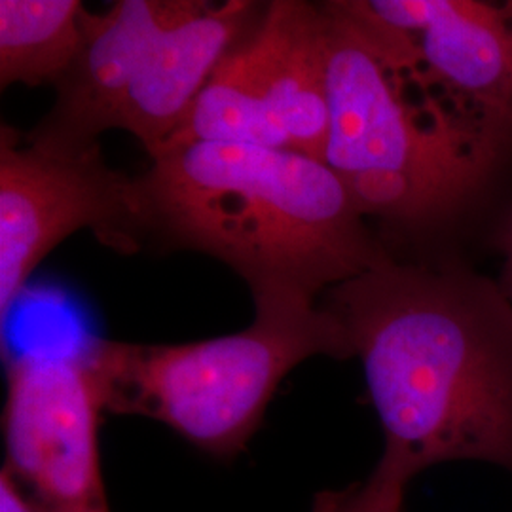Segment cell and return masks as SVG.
<instances>
[{
	"instance_id": "11",
	"label": "cell",
	"mask_w": 512,
	"mask_h": 512,
	"mask_svg": "<svg viewBox=\"0 0 512 512\" xmlns=\"http://www.w3.org/2000/svg\"><path fill=\"white\" fill-rule=\"evenodd\" d=\"M410 480L404 471L380 459L363 482L317 495L311 512H404Z\"/></svg>"
},
{
	"instance_id": "9",
	"label": "cell",
	"mask_w": 512,
	"mask_h": 512,
	"mask_svg": "<svg viewBox=\"0 0 512 512\" xmlns=\"http://www.w3.org/2000/svg\"><path fill=\"white\" fill-rule=\"evenodd\" d=\"M101 412L80 355L21 353L8 361L4 469L35 512H112L101 473Z\"/></svg>"
},
{
	"instance_id": "2",
	"label": "cell",
	"mask_w": 512,
	"mask_h": 512,
	"mask_svg": "<svg viewBox=\"0 0 512 512\" xmlns=\"http://www.w3.org/2000/svg\"><path fill=\"white\" fill-rule=\"evenodd\" d=\"M145 245L213 256L253 302H319L391 255L329 165L232 143L158 150L137 175Z\"/></svg>"
},
{
	"instance_id": "12",
	"label": "cell",
	"mask_w": 512,
	"mask_h": 512,
	"mask_svg": "<svg viewBox=\"0 0 512 512\" xmlns=\"http://www.w3.org/2000/svg\"><path fill=\"white\" fill-rule=\"evenodd\" d=\"M0 512H35L27 495L4 467L0 471Z\"/></svg>"
},
{
	"instance_id": "10",
	"label": "cell",
	"mask_w": 512,
	"mask_h": 512,
	"mask_svg": "<svg viewBox=\"0 0 512 512\" xmlns=\"http://www.w3.org/2000/svg\"><path fill=\"white\" fill-rule=\"evenodd\" d=\"M78 0H0V86L54 84L84 44Z\"/></svg>"
},
{
	"instance_id": "6",
	"label": "cell",
	"mask_w": 512,
	"mask_h": 512,
	"mask_svg": "<svg viewBox=\"0 0 512 512\" xmlns=\"http://www.w3.org/2000/svg\"><path fill=\"white\" fill-rule=\"evenodd\" d=\"M490 177L512 154V0H353Z\"/></svg>"
},
{
	"instance_id": "4",
	"label": "cell",
	"mask_w": 512,
	"mask_h": 512,
	"mask_svg": "<svg viewBox=\"0 0 512 512\" xmlns=\"http://www.w3.org/2000/svg\"><path fill=\"white\" fill-rule=\"evenodd\" d=\"M103 412L160 421L215 458H236L279 384L311 357H353L321 300L255 302L247 329L188 344L93 340L80 353Z\"/></svg>"
},
{
	"instance_id": "7",
	"label": "cell",
	"mask_w": 512,
	"mask_h": 512,
	"mask_svg": "<svg viewBox=\"0 0 512 512\" xmlns=\"http://www.w3.org/2000/svg\"><path fill=\"white\" fill-rule=\"evenodd\" d=\"M329 124L321 6L274 0L224 55L183 126L162 148L256 145L325 162Z\"/></svg>"
},
{
	"instance_id": "13",
	"label": "cell",
	"mask_w": 512,
	"mask_h": 512,
	"mask_svg": "<svg viewBox=\"0 0 512 512\" xmlns=\"http://www.w3.org/2000/svg\"><path fill=\"white\" fill-rule=\"evenodd\" d=\"M499 283L512 302V219L509 220L503 236V268H501Z\"/></svg>"
},
{
	"instance_id": "3",
	"label": "cell",
	"mask_w": 512,
	"mask_h": 512,
	"mask_svg": "<svg viewBox=\"0 0 512 512\" xmlns=\"http://www.w3.org/2000/svg\"><path fill=\"white\" fill-rule=\"evenodd\" d=\"M330 124L325 164L368 222L421 241L448 228L492 179L349 0L321 2Z\"/></svg>"
},
{
	"instance_id": "5",
	"label": "cell",
	"mask_w": 512,
	"mask_h": 512,
	"mask_svg": "<svg viewBox=\"0 0 512 512\" xmlns=\"http://www.w3.org/2000/svg\"><path fill=\"white\" fill-rule=\"evenodd\" d=\"M260 12L249 0H118L103 14L84 10L82 50L35 129L86 143L124 129L154 154Z\"/></svg>"
},
{
	"instance_id": "8",
	"label": "cell",
	"mask_w": 512,
	"mask_h": 512,
	"mask_svg": "<svg viewBox=\"0 0 512 512\" xmlns=\"http://www.w3.org/2000/svg\"><path fill=\"white\" fill-rule=\"evenodd\" d=\"M90 228L118 253L143 249L137 179L101 143L0 129V334L29 277L55 247Z\"/></svg>"
},
{
	"instance_id": "1",
	"label": "cell",
	"mask_w": 512,
	"mask_h": 512,
	"mask_svg": "<svg viewBox=\"0 0 512 512\" xmlns=\"http://www.w3.org/2000/svg\"><path fill=\"white\" fill-rule=\"evenodd\" d=\"M321 304L365 368L380 459L410 478L454 461L512 475V302L499 281L391 253Z\"/></svg>"
}]
</instances>
